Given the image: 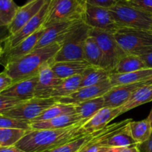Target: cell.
I'll return each mask as SVG.
<instances>
[{"mask_svg": "<svg viewBox=\"0 0 152 152\" xmlns=\"http://www.w3.org/2000/svg\"><path fill=\"white\" fill-rule=\"evenodd\" d=\"M151 77H152V68H145L140 71L125 74L111 73L109 77V81L112 87H114L140 83Z\"/></svg>", "mask_w": 152, "mask_h": 152, "instance_id": "22", "label": "cell"}, {"mask_svg": "<svg viewBox=\"0 0 152 152\" xmlns=\"http://www.w3.org/2000/svg\"><path fill=\"white\" fill-rule=\"evenodd\" d=\"M56 102V100L54 98L41 99L34 97L21 102L3 115L31 123Z\"/></svg>", "mask_w": 152, "mask_h": 152, "instance_id": "8", "label": "cell"}, {"mask_svg": "<svg viewBox=\"0 0 152 152\" xmlns=\"http://www.w3.org/2000/svg\"><path fill=\"white\" fill-rule=\"evenodd\" d=\"M10 36L8 26L4 25L0 21V44L1 45V43H4Z\"/></svg>", "mask_w": 152, "mask_h": 152, "instance_id": "40", "label": "cell"}, {"mask_svg": "<svg viewBox=\"0 0 152 152\" xmlns=\"http://www.w3.org/2000/svg\"><path fill=\"white\" fill-rule=\"evenodd\" d=\"M83 21L94 29L102 30L114 34L119 26L113 19L109 9L84 4Z\"/></svg>", "mask_w": 152, "mask_h": 152, "instance_id": "9", "label": "cell"}, {"mask_svg": "<svg viewBox=\"0 0 152 152\" xmlns=\"http://www.w3.org/2000/svg\"><path fill=\"white\" fill-rule=\"evenodd\" d=\"M90 34L96 39L102 52V68L113 73L119 61L127 53L118 44L113 33L91 28Z\"/></svg>", "mask_w": 152, "mask_h": 152, "instance_id": "7", "label": "cell"}, {"mask_svg": "<svg viewBox=\"0 0 152 152\" xmlns=\"http://www.w3.org/2000/svg\"><path fill=\"white\" fill-rule=\"evenodd\" d=\"M82 79V75H77L62 80L52 92L51 98L66 97L74 94L81 88Z\"/></svg>", "mask_w": 152, "mask_h": 152, "instance_id": "26", "label": "cell"}, {"mask_svg": "<svg viewBox=\"0 0 152 152\" xmlns=\"http://www.w3.org/2000/svg\"><path fill=\"white\" fill-rule=\"evenodd\" d=\"M100 142L102 146L111 148H122L138 145L132 137L129 129V123L123 129L114 132L109 137L102 140Z\"/></svg>", "mask_w": 152, "mask_h": 152, "instance_id": "23", "label": "cell"}, {"mask_svg": "<svg viewBox=\"0 0 152 152\" xmlns=\"http://www.w3.org/2000/svg\"><path fill=\"white\" fill-rule=\"evenodd\" d=\"M35 1V0H28L27 2H31V1Z\"/></svg>", "mask_w": 152, "mask_h": 152, "instance_id": "49", "label": "cell"}, {"mask_svg": "<svg viewBox=\"0 0 152 152\" xmlns=\"http://www.w3.org/2000/svg\"><path fill=\"white\" fill-rule=\"evenodd\" d=\"M0 128L23 129L25 131L31 130V122L18 120L3 114L0 115Z\"/></svg>", "mask_w": 152, "mask_h": 152, "instance_id": "35", "label": "cell"}, {"mask_svg": "<svg viewBox=\"0 0 152 152\" xmlns=\"http://www.w3.org/2000/svg\"><path fill=\"white\" fill-rule=\"evenodd\" d=\"M84 60L88 62L92 66L102 68L103 62L102 52L96 39L91 34L86 39L85 42Z\"/></svg>", "mask_w": 152, "mask_h": 152, "instance_id": "25", "label": "cell"}, {"mask_svg": "<svg viewBox=\"0 0 152 152\" xmlns=\"http://www.w3.org/2000/svg\"><path fill=\"white\" fill-rule=\"evenodd\" d=\"M111 73L99 67L91 65L82 74L81 88L100 84L109 80Z\"/></svg>", "mask_w": 152, "mask_h": 152, "instance_id": "28", "label": "cell"}, {"mask_svg": "<svg viewBox=\"0 0 152 152\" xmlns=\"http://www.w3.org/2000/svg\"><path fill=\"white\" fill-rule=\"evenodd\" d=\"M140 57L142 58V60L145 62L147 68H152V51L148 53H146V54L145 55L140 56Z\"/></svg>", "mask_w": 152, "mask_h": 152, "instance_id": "43", "label": "cell"}, {"mask_svg": "<svg viewBox=\"0 0 152 152\" xmlns=\"http://www.w3.org/2000/svg\"><path fill=\"white\" fill-rule=\"evenodd\" d=\"M84 6L80 0H49L43 28L64 21L83 19Z\"/></svg>", "mask_w": 152, "mask_h": 152, "instance_id": "6", "label": "cell"}, {"mask_svg": "<svg viewBox=\"0 0 152 152\" xmlns=\"http://www.w3.org/2000/svg\"><path fill=\"white\" fill-rule=\"evenodd\" d=\"M140 152H152V134L149 139L139 145Z\"/></svg>", "mask_w": 152, "mask_h": 152, "instance_id": "41", "label": "cell"}, {"mask_svg": "<svg viewBox=\"0 0 152 152\" xmlns=\"http://www.w3.org/2000/svg\"><path fill=\"white\" fill-rule=\"evenodd\" d=\"M80 1L83 5L89 4L96 7H105L107 9H110L117 3L116 0H80Z\"/></svg>", "mask_w": 152, "mask_h": 152, "instance_id": "37", "label": "cell"}, {"mask_svg": "<svg viewBox=\"0 0 152 152\" xmlns=\"http://www.w3.org/2000/svg\"><path fill=\"white\" fill-rule=\"evenodd\" d=\"M117 152H140L139 145H132L128 147H122V148H117Z\"/></svg>", "mask_w": 152, "mask_h": 152, "instance_id": "42", "label": "cell"}, {"mask_svg": "<svg viewBox=\"0 0 152 152\" xmlns=\"http://www.w3.org/2000/svg\"><path fill=\"white\" fill-rule=\"evenodd\" d=\"M145 68H148L140 56L127 53L119 61L113 73L125 74L140 71Z\"/></svg>", "mask_w": 152, "mask_h": 152, "instance_id": "27", "label": "cell"}, {"mask_svg": "<svg viewBox=\"0 0 152 152\" xmlns=\"http://www.w3.org/2000/svg\"><path fill=\"white\" fill-rule=\"evenodd\" d=\"M81 21H83V19L64 21L47 27L43 35L37 42L35 48H41L55 42H59L60 44L67 34Z\"/></svg>", "mask_w": 152, "mask_h": 152, "instance_id": "12", "label": "cell"}, {"mask_svg": "<svg viewBox=\"0 0 152 152\" xmlns=\"http://www.w3.org/2000/svg\"><path fill=\"white\" fill-rule=\"evenodd\" d=\"M48 0H35L19 7L14 19L8 26L10 35L16 34L40 11Z\"/></svg>", "mask_w": 152, "mask_h": 152, "instance_id": "16", "label": "cell"}, {"mask_svg": "<svg viewBox=\"0 0 152 152\" xmlns=\"http://www.w3.org/2000/svg\"><path fill=\"white\" fill-rule=\"evenodd\" d=\"M28 132L23 129L0 128V146L9 147L16 145Z\"/></svg>", "mask_w": 152, "mask_h": 152, "instance_id": "32", "label": "cell"}, {"mask_svg": "<svg viewBox=\"0 0 152 152\" xmlns=\"http://www.w3.org/2000/svg\"><path fill=\"white\" fill-rule=\"evenodd\" d=\"M48 4L49 0H48L45 4L43 6L42 8L35 16H34L28 23L25 24L16 34L10 35L5 40V42H4L3 52L7 51V50L14 48L19 43L23 41L25 39L28 38V37L32 35L33 34H34L36 31H37L42 27L45 20Z\"/></svg>", "mask_w": 152, "mask_h": 152, "instance_id": "11", "label": "cell"}, {"mask_svg": "<svg viewBox=\"0 0 152 152\" xmlns=\"http://www.w3.org/2000/svg\"><path fill=\"white\" fill-rule=\"evenodd\" d=\"M109 10L120 28L151 30L152 14L130 5L128 1L117 2Z\"/></svg>", "mask_w": 152, "mask_h": 152, "instance_id": "5", "label": "cell"}, {"mask_svg": "<svg viewBox=\"0 0 152 152\" xmlns=\"http://www.w3.org/2000/svg\"><path fill=\"white\" fill-rule=\"evenodd\" d=\"M134 84L112 87L105 95L104 107L105 108H119L126 105L132 98L134 94L139 88L147 84L152 83L150 79Z\"/></svg>", "mask_w": 152, "mask_h": 152, "instance_id": "10", "label": "cell"}, {"mask_svg": "<svg viewBox=\"0 0 152 152\" xmlns=\"http://www.w3.org/2000/svg\"><path fill=\"white\" fill-rule=\"evenodd\" d=\"M45 30V28L42 27L40 29L36 31L34 34L28 37V38L25 39L23 41L19 43L14 48L7 50V51L3 52L2 55L0 58V63L4 67L8 62L22 57L28 53H31L35 48L37 42L44 34Z\"/></svg>", "mask_w": 152, "mask_h": 152, "instance_id": "15", "label": "cell"}, {"mask_svg": "<svg viewBox=\"0 0 152 152\" xmlns=\"http://www.w3.org/2000/svg\"><path fill=\"white\" fill-rule=\"evenodd\" d=\"M131 134L138 145H141L148 140L152 134V126L148 118L140 121L132 120L129 123Z\"/></svg>", "mask_w": 152, "mask_h": 152, "instance_id": "30", "label": "cell"}, {"mask_svg": "<svg viewBox=\"0 0 152 152\" xmlns=\"http://www.w3.org/2000/svg\"><path fill=\"white\" fill-rule=\"evenodd\" d=\"M128 3L136 8L152 14V0H131Z\"/></svg>", "mask_w": 152, "mask_h": 152, "instance_id": "38", "label": "cell"}, {"mask_svg": "<svg viewBox=\"0 0 152 152\" xmlns=\"http://www.w3.org/2000/svg\"><path fill=\"white\" fill-rule=\"evenodd\" d=\"M132 120H133L132 119H127V120H122L118 123L108 125L105 129L97 132L96 136L88 143L83 147L79 152H98L99 148L102 146L100 142L102 140L109 137L114 132L123 129L129 123H130Z\"/></svg>", "mask_w": 152, "mask_h": 152, "instance_id": "21", "label": "cell"}, {"mask_svg": "<svg viewBox=\"0 0 152 152\" xmlns=\"http://www.w3.org/2000/svg\"><path fill=\"white\" fill-rule=\"evenodd\" d=\"M98 152H117V148H111V147L102 146L99 148Z\"/></svg>", "mask_w": 152, "mask_h": 152, "instance_id": "45", "label": "cell"}, {"mask_svg": "<svg viewBox=\"0 0 152 152\" xmlns=\"http://www.w3.org/2000/svg\"><path fill=\"white\" fill-rule=\"evenodd\" d=\"M150 80H151V83H152V77H151V79H150Z\"/></svg>", "mask_w": 152, "mask_h": 152, "instance_id": "50", "label": "cell"}, {"mask_svg": "<svg viewBox=\"0 0 152 152\" xmlns=\"http://www.w3.org/2000/svg\"><path fill=\"white\" fill-rule=\"evenodd\" d=\"M13 83V82L12 79L9 77L5 71H3L2 72L0 73V94L10 87Z\"/></svg>", "mask_w": 152, "mask_h": 152, "instance_id": "39", "label": "cell"}, {"mask_svg": "<svg viewBox=\"0 0 152 152\" xmlns=\"http://www.w3.org/2000/svg\"><path fill=\"white\" fill-rule=\"evenodd\" d=\"M96 133L97 132L90 134L82 136L48 152H79L83 147L88 143L96 136Z\"/></svg>", "mask_w": 152, "mask_h": 152, "instance_id": "33", "label": "cell"}, {"mask_svg": "<svg viewBox=\"0 0 152 152\" xmlns=\"http://www.w3.org/2000/svg\"><path fill=\"white\" fill-rule=\"evenodd\" d=\"M123 106L119 108H105L98 111L83 126L87 134L99 132L108 126L113 120L122 114Z\"/></svg>", "mask_w": 152, "mask_h": 152, "instance_id": "17", "label": "cell"}, {"mask_svg": "<svg viewBox=\"0 0 152 152\" xmlns=\"http://www.w3.org/2000/svg\"><path fill=\"white\" fill-rule=\"evenodd\" d=\"M50 62L51 61L44 64L39 71L38 81L34 94L35 97L41 99L51 98L53 91L62 81L52 70Z\"/></svg>", "mask_w": 152, "mask_h": 152, "instance_id": "14", "label": "cell"}, {"mask_svg": "<svg viewBox=\"0 0 152 152\" xmlns=\"http://www.w3.org/2000/svg\"><path fill=\"white\" fill-rule=\"evenodd\" d=\"M2 53H3V47L0 46V58H1Z\"/></svg>", "mask_w": 152, "mask_h": 152, "instance_id": "47", "label": "cell"}, {"mask_svg": "<svg viewBox=\"0 0 152 152\" xmlns=\"http://www.w3.org/2000/svg\"><path fill=\"white\" fill-rule=\"evenodd\" d=\"M77 114H65L50 120L44 121H34L31 123V130H42V129H61L71 127L80 122Z\"/></svg>", "mask_w": 152, "mask_h": 152, "instance_id": "20", "label": "cell"}, {"mask_svg": "<svg viewBox=\"0 0 152 152\" xmlns=\"http://www.w3.org/2000/svg\"><path fill=\"white\" fill-rule=\"evenodd\" d=\"M73 113H75L74 105L56 102L54 105L46 109L34 121H44V120H50V119L55 118V117H59V116L73 114Z\"/></svg>", "mask_w": 152, "mask_h": 152, "instance_id": "31", "label": "cell"}, {"mask_svg": "<svg viewBox=\"0 0 152 152\" xmlns=\"http://www.w3.org/2000/svg\"><path fill=\"white\" fill-rule=\"evenodd\" d=\"M0 147H1V146H0Z\"/></svg>", "mask_w": 152, "mask_h": 152, "instance_id": "53", "label": "cell"}, {"mask_svg": "<svg viewBox=\"0 0 152 152\" xmlns=\"http://www.w3.org/2000/svg\"><path fill=\"white\" fill-rule=\"evenodd\" d=\"M147 118H148V120H149V121L151 122V126H152V108H151V111H150V113H149V115L148 116V117H147Z\"/></svg>", "mask_w": 152, "mask_h": 152, "instance_id": "46", "label": "cell"}, {"mask_svg": "<svg viewBox=\"0 0 152 152\" xmlns=\"http://www.w3.org/2000/svg\"><path fill=\"white\" fill-rule=\"evenodd\" d=\"M126 1H131V0H126Z\"/></svg>", "mask_w": 152, "mask_h": 152, "instance_id": "51", "label": "cell"}, {"mask_svg": "<svg viewBox=\"0 0 152 152\" xmlns=\"http://www.w3.org/2000/svg\"><path fill=\"white\" fill-rule=\"evenodd\" d=\"M117 2H124V1H127L126 0H116Z\"/></svg>", "mask_w": 152, "mask_h": 152, "instance_id": "48", "label": "cell"}, {"mask_svg": "<svg viewBox=\"0 0 152 152\" xmlns=\"http://www.w3.org/2000/svg\"><path fill=\"white\" fill-rule=\"evenodd\" d=\"M0 46H1V44H0Z\"/></svg>", "mask_w": 152, "mask_h": 152, "instance_id": "52", "label": "cell"}, {"mask_svg": "<svg viewBox=\"0 0 152 152\" xmlns=\"http://www.w3.org/2000/svg\"><path fill=\"white\" fill-rule=\"evenodd\" d=\"M91 28L83 21L77 24L60 42V49L53 62L84 60V45Z\"/></svg>", "mask_w": 152, "mask_h": 152, "instance_id": "3", "label": "cell"}, {"mask_svg": "<svg viewBox=\"0 0 152 152\" xmlns=\"http://www.w3.org/2000/svg\"><path fill=\"white\" fill-rule=\"evenodd\" d=\"M60 47L59 42H55L41 48H34L25 56L8 62L4 71L13 83L38 75L40 68L53 60Z\"/></svg>", "mask_w": 152, "mask_h": 152, "instance_id": "2", "label": "cell"}, {"mask_svg": "<svg viewBox=\"0 0 152 152\" xmlns=\"http://www.w3.org/2000/svg\"><path fill=\"white\" fill-rule=\"evenodd\" d=\"M104 108L103 96L74 104V111L81 120H89Z\"/></svg>", "mask_w": 152, "mask_h": 152, "instance_id": "24", "label": "cell"}, {"mask_svg": "<svg viewBox=\"0 0 152 152\" xmlns=\"http://www.w3.org/2000/svg\"><path fill=\"white\" fill-rule=\"evenodd\" d=\"M37 81L38 75L13 83L10 87L3 91L0 94L14 98L20 101L29 100L35 97L34 94Z\"/></svg>", "mask_w": 152, "mask_h": 152, "instance_id": "18", "label": "cell"}, {"mask_svg": "<svg viewBox=\"0 0 152 152\" xmlns=\"http://www.w3.org/2000/svg\"><path fill=\"white\" fill-rule=\"evenodd\" d=\"M112 88L109 80L95 86L80 88L79 90L66 97L55 99L57 102L65 104H77L94 98L103 96Z\"/></svg>", "mask_w": 152, "mask_h": 152, "instance_id": "13", "label": "cell"}, {"mask_svg": "<svg viewBox=\"0 0 152 152\" xmlns=\"http://www.w3.org/2000/svg\"><path fill=\"white\" fill-rule=\"evenodd\" d=\"M152 101V83L147 84L138 89L129 102L123 106L122 114L138 106Z\"/></svg>", "mask_w": 152, "mask_h": 152, "instance_id": "29", "label": "cell"}, {"mask_svg": "<svg viewBox=\"0 0 152 152\" xmlns=\"http://www.w3.org/2000/svg\"><path fill=\"white\" fill-rule=\"evenodd\" d=\"M52 70L56 76L61 80L69 78L77 75H82L88 67L90 64L86 60L66 61V62H54L53 60L50 62Z\"/></svg>", "mask_w": 152, "mask_h": 152, "instance_id": "19", "label": "cell"}, {"mask_svg": "<svg viewBox=\"0 0 152 152\" xmlns=\"http://www.w3.org/2000/svg\"><path fill=\"white\" fill-rule=\"evenodd\" d=\"M0 152H26L20 149L16 145L9 147H0Z\"/></svg>", "mask_w": 152, "mask_h": 152, "instance_id": "44", "label": "cell"}, {"mask_svg": "<svg viewBox=\"0 0 152 152\" xmlns=\"http://www.w3.org/2000/svg\"><path fill=\"white\" fill-rule=\"evenodd\" d=\"M19 7L14 0H0V21L1 23L5 26H9Z\"/></svg>", "mask_w": 152, "mask_h": 152, "instance_id": "34", "label": "cell"}, {"mask_svg": "<svg viewBox=\"0 0 152 152\" xmlns=\"http://www.w3.org/2000/svg\"><path fill=\"white\" fill-rule=\"evenodd\" d=\"M114 35L120 47L128 54L140 56L152 51V30L120 28Z\"/></svg>", "mask_w": 152, "mask_h": 152, "instance_id": "4", "label": "cell"}, {"mask_svg": "<svg viewBox=\"0 0 152 152\" xmlns=\"http://www.w3.org/2000/svg\"><path fill=\"white\" fill-rule=\"evenodd\" d=\"M22 102L24 101H20L14 98L8 97V96L0 94V115L4 114V113Z\"/></svg>", "mask_w": 152, "mask_h": 152, "instance_id": "36", "label": "cell"}, {"mask_svg": "<svg viewBox=\"0 0 152 152\" xmlns=\"http://www.w3.org/2000/svg\"><path fill=\"white\" fill-rule=\"evenodd\" d=\"M85 120L71 127L61 129L30 130L16 144L26 152H48L82 136L87 135L83 126Z\"/></svg>", "mask_w": 152, "mask_h": 152, "instance_id": "1", "label": "cell"}]
</instances>
